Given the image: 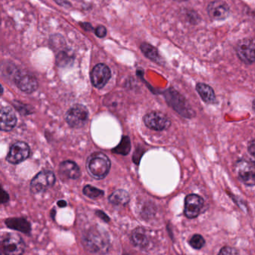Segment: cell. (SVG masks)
I'll return each mask as SVG.
<instances>
[{
  "label": "cell",
  "instance_id": "obj_1",
  "mask_svg": "<svg viewBox=\"0 0 255 255\" xmlns=\"http://www.w3.org/2000/svg\"><path fill=\"white\" fill-rule=\"evenodd\" d=\"M83 247L94 254H106L110 249V237L107 231L97 226L91 227L82 236Z\"/></svg>",
  "mask_w": 255,
  "mask_h": 255
},
{
  "label": "cell",
  "instance_id": "obj_2",
  "mask_svg": "<svg viewBox=\"0 0 255 255\" xmlns=\"http://www.w3.org/2000/svg\"><path fill=\"white\" fill-rule=\"evenodd\" d=\"M111 168V162L107 155L98 152L93 153L86 162V168L91 177L97 180L104 178Z\"/></svg>",
  "mask_w": 255,
  "mask_h": 255
},
{
  "label": "cell",
  "instance_id": "obj_3",
  "mask_svg": "<svg viewBox=\"0 0 255 255\" xmlns=\"http://www.w3.org/2000/svg\"><path fill=\"white\" fill-rule=\"evenodd\" d=\"M236 174L240 181L246 185H255V162L250 159H242L235 164Z\"/></svg>",
  "mask_w": 255,
  "mask_h": 255
},
{
  "label": "cell",
  "instance_id": "obj_4",
  "mask_svg": "<svg viewBox=\"0 0 255 255\" xmlns=\"http://www.w3.org/2000/svg\"><path fill=\"white\" fill-rule=\"evenodd\" d=\"M89 110L82 104H76L65 115L68 125L73 128H83L89 120Z\"/></svg>",
  "mask_w": 255,
  "mask_h": 255
},
{
  "label": "cell",
  "instance_id": "obj_5",
  "mask_svg": "<svg viewBox=\"0 0 255 255\" xmlns=\"http://www.w3.org/2000/svg\"><path fill=\"white\" fill-rule=\"evenodd\" d=\"M55 182H56V176L53 171H41L31 181V192L33 194L45 192L55 184Z\"/></svg>",
  "mask_w": 255,
  "mask_h": 255
},
{
  "label": "cell",
  "instance_id": "obj_6",
  "mask_svg": "<svg viewBox=\"0 0 255 255\" xmlns=\"http://www.w3.org/2000/svg\"><path fill=\"white\" fill-rule=\"evenodd\" d=\"M26 246L20 236L16 234H5L2 240V249L8 255H18L24 253Z\"/></svg>",
  "mask_w": 255,
  "mask_h": 255
},
{
  "label": "cell",
  "instance_id": "obj_7",
  "mask_svg": "<svg viewBox=\"0 0 255 255\" xmlns=\"http://www.w3.org/2000/svg\"><path fill=\"white\" fill-rule=\"evenodd\" d=\"M237 56L244 63L255 62V38H245L239 41L236 47Z\"/></svg>",
  "mask_w": 255,
  "mask_h": 255
},
{
  "label": "cell",
  "instance_id": "obj_8",
  "mask_svg": "<svg viewBox=\"0 0 255 255\" xmlns=\"http://www.w3.org/2000/svg\"><path fill=\"white\" fill-rule=\"evenodd\" d=\"M143 120L146 126L153 130H165L171 126V121L168 116L160 112H151L146 115Z\"/></svg>",
  "mask_w": 255,
  "mask_h": 255
},
{
  "label": "cell",
  "instance_id": "obj_9",
  "mask_svg": "<svg viewBox=\"0 0 255 255\" xmlns=\"http://www.w3.org/2000/svg\"><path fill=\"white\" fill-rule=\"evenodd\" d=\"M112 77L110 68L105 64L100 63L95 65L91 73V81L97 89H103Z\"/></svg>",
  "mask_w": 255,
  "mask_h": 255
},
{
  "label": "cell",
  "instance_id": "obj_10",
  "mask_svg": "<svg viewBox=\"0 0 255 255\" xmlns=\"http://www.w3.org/2000/svg\"><path fill=\"white\" fill-rule=\"evenodd\" d=\"M30 154V148L26 143L17 141L12 144L7 155L6 159L11 164H19L26 160Z\"/></svg>",
  "mask_w": 255,
  "mask_h": 255
},
{
  "label": "cell",
  "instance_id": "obj_11",
  "mask_svg": "<svg viewBox=\"0 0 255 255\" xmlns=\"http://www.w3.org/2000/svg\"><path fill=\"white\" fill-rule=\"evenodd\" d=\"M209 17L216 21L226 20L230 15V7L225 1L215 0L209 3L207 8Z\"/></svg>",
  "mask_w": 255,
  "mask_h": 255
},
{
  "label": "cell",
  "instance_id": "obj_12",
  "mask_svg": "<svg viewBox=\"0 0 255 255\" xmlns=\"http://www.w3.org/2000/svg\"><path fill=\"white\" fill-rule=\"evenodd\" d=\"M204 205V200L195 194L188 195L185 200L184 214L189 219L196 218L201 213Z\"/></svg>",
  "mask_w": 255,
  "mask_h": 255
},
{
  "label": "cell",
  "instance_id": "obj_13",
  "mask_svg": "<svg viewBox=\"0 0 255 255\" xmlns=\"http://www.w3.org/2000/svg\"><path fill=\"white\" fill-rule=\"evenodd\" d=\"M17 88L25 93L31 94L35 92L38 87V83L34 76L19 72L14 79Z\"/></svg>",
  "mask_w": 255,
  "mask_h": 255
},
{
  "label": "cell",
  "instance_id": "obj_14",
  "mask_svg": "<svg viewBox=\"0 0 255 255\" xmlns=\"http://www.w3.org/2000/svg\"><path fill=\"white\" fill-rule=\"evenodd\" d=\"M59 174L63 180H76L81 175V171L75 162L67 160L59 165Z\"/></svg>",
  "mask_w": 255,
  "mask_h": 255
},
{
  "label": "cell",
  "instance_id": "obj_15",
  "mask_svg": "<svg viewBox=\"0 0 255 255\" xmlns=\"http://www.w3.org/2000/svg\"><path fill=\"white\" fill-rule=\"evenodd\" d=\"M131 241L135 247L145 250L150 247V239L148 232L144 228H137L131 234Z\"/></svg>",
  "mask_w": 255,
  "mask_h": 255
},
{
  "label": "cell",
  "instance_id": "obj_16",
  "mask_svg": "<svg viewBox=\"0 0 255 255\" xmlns=\"http://www.w3.org/2000/svg\"><path fill=\"white\" fill-rule=\"evenodd\" d=\"M17 121V116L11 107H2L0 122V128L2 131L11 130L15 127Z\"/></svg>",
  "mask_w": 255,
  "mask_h": 255
},
{
  "label": "cell",
  "instance_id": "obj_17",
  "mask_svg": "<svg viewBox=\"0 0 255 255\" xmlns=\"http://www.w3.org/2000/svg\"><path fill=\"white\" fill-rule=\"evenodd\" d=\"M167 101L170 104L172 105V107L177 110L178 113H181L182 111H184V113H187V107L185 104L184 99L181 95H179L177 92H175L172 89H170L167 92L166 95Z\"/></svg>",
  "mask_w": 255,
  "mask_h": 255
},
{
  "label": "cell",
  "instance_id": "obj_18",
  "mask_svg": "<svg viewBox=\"0 0 255 255\" xmlns=\"http://www.w3.org/2000/svg\"><path fill=\"white\" fill-rule=\"evenodd\" d=\"M5 225L8 228L25 234L30 232L31 225L26 219L23 218H12L5 220Z\"/></svg>",
  "mask_w": 255,
  "mask_h": 255
},
{
  "label": "cell",
  "instance_id": "obj_19",
  "mask_svg": "<svg viewBox=\"0 0 255 255\" xmlns=\"http://www.w3.org/2000/svg\"><path fill=\"white\" fill-rule=\"evenodd\" d=\"M140 49H141V51L142 52L143 54L147 59H150L152 62H156L158 65H163V59L161 57L159 51L156 47L147 44V43H142L140 46Z\"/></svg>",
  "mask_w": 255,
  "mask_h": 255
},
{
  "label": "cell",
  "instance_id": "obj_20",
  "mask_svg": "<svg viewBox=\"0 0 255 255\" xmlns=\"http://www.w3.org/2000/svg\"><path fill=\"white\" fill-rule=\"evenodd\" d=\"M196 91L201 99L207 104H213L216 101V95L213 88L205 83H198Z\"/></svg>",
  "mask_w": 255,
  "mask_h": 255
},
{
  "label": "cell",
  "instance_id": "obj_21",
  "mask_svg": "<svg viewBox=\"0 0 255 255\" xmlns=\"http://www.w3.org/2000/svg\"><path fill=\"white\" fill-rule=\"evenodd\" d=\"M129 199L130 197L129 193L124 189H118L109 197L110 202L117 206L126 205L129 203Z\"/></svg>",
  "mask_w": 255,
  "mask_h": 255
},
{
  "label": "cell",
  "instance_id": "obj_22",
  "mask_svg": "<svg viewBox=\"0 0 255 255\" xmlns=\"http://www.w3.org/2000/svg\"><path fill=\"white\" fill-rule=\"evenodd\" d=\"M131 144L129 137L125 136L122 138L120 144L113 149V152L117 154L128 155L130 151Z\"/></svg>",
  "mask_w": 255,
  "mask_h": 255
},
{
  "label": "cell",
  "instance_id": "obj_23",
  "mask_svg": "<svg viewBox=\"0 0 255 255\" xmlns=\"http://www.w3.org/2000/svg\"><path fill=\"white\" fill-rule=\"evenodd\" d=\"M83 194L86 196L92 198V199H95V198L103 196L104 192V191L101 190L98 188L94 187V186H90V185H87L83 189Z\"/></svg>",
  "mask_w": 255,
  "mask_h": 255
},
{
  "label": "cell",
  "instance_id": "obj_24",
  "mask_svg": "<svg viewBox=\"0 0 255 255\" xmlns=\"http://www.w3.org/2000/svg\"><path fill=\"white\" fill-rule=\"evenodd\" d=\"M189 245L195 249H201L205 245V240L204 237L199 234H195L192 236V238L189 240Z\"/></svg>",
  "mask_w": 255,
  "mask_h": 255
},
{
  "label": "cell",
  "instance_id": "obj_25",
  "mask_svg": "<svg viewBox=\"0 0 255 255\" xmlns=\"http://www.w3.org/2000/svg\"><path fill=\"white\" fill-rule=\"evenodd\" d=\"M71 60H72V59H71V56L68 53H65V52H61L56 56V62H57L59 66L68 65L70 62H71Z\"/></svg>",
  "mask_w": 255,
  "mask_h": 255
},
{
  "label": "cell",
  "instance_id": "obj_26",
  "mask_svg": "<svg viewBox=\"0 0 255 255\" xmlns=\"http://www.w3.org/2000/svg\"><path fill=\"white\" fill-rule=\"evenodd\" d=\"M95 34L100 38H105L107 35V28L102 25L97 26L95 29Z\"/></svg>",
  "mask_w": 255,
  "mask_h": 255
},
{
  "label": "cell",
  "instance_id": "obj_27",
  "mask_svg": "<svg viewBox=\"0 0 255 255\" xmlns=\"http://www.w3.org/2000/svg\"><path fill=\"white\" fill-rule=\"evenodd\" d=\"M237 254H238V252L235 249L230 247L223 248L219 252V255H237Z\"/></svg>",
  "mask_w": 255,
  "mask_h": 255
},
{
  "label": "cell",
  "instance_id": "obj_28",
  "mask_svg": "<svg viewBox=\"0 0 255 255\" xmlns=\"http://www.w3.org/2000/svg\"><path fill=\"white\" fill-rule=\"evenodd\" d=\"M248 150L253 157L255 158V139L252 140L248 144Z\"/></svg>",
  "mask_w": 255,
  "mask_h": 255
},
{
  "label": "cell",
  "instance_id": "obj_29",
  "mask_svg": "<svg viewBox=\"0 0 255 255\" xmlns=\"http://www.w3.org/2000/svg\"><path fill=\"white\" fill-rule=\"evenodd\" d=\"M80 26L87 32H92L93 30V26L89 23H80Z\"/></svg>",
  "mask_w": 255,
  "mask_h": 255
},
{
  "label": "cell",
  "instance_id": "obj_30",
  "mask_svg": "<svg viewBox=\"0 0 255 255\" xmlns=\"http://www.w3.org/2000/svg\"><path fill=\"white\" fill-rule=\"evenodd\" d=\"M54 1L58 4V5H61V6H71V4L68 2V0H54Z\"/></svg>",
  "mask_w": 255,
  "mask_h": 255
},
{
  "label": "cell",
  "instance_id": "obj_31",
  "mask_svg": "<svg viewBox=\"0 0 255 255\" xmlns=\"http://www.w3.org/2000/svg\"><path fill=\"white\" fill-rule=\"evenodd\" d=\"M2 198H1V201H2V204H4V203L8 202V200H9V195H8V194L4 190H2Z\"/></svg>",
  "mask_w": 255,
  "mask_h": 255
},
{
  "label": "cell",
  "instance_id": "obj_32",
  "mask_svg": "<svg viewBox=\"0 0 255 255\" xmlns=\"http://www.w3.org/2000/svg\"><path fill=\"white\" fill-rule=\"evenodd\" d=\"M97 214H98V216L101 218V219H104V221H106V222H109V220H110L108 216H107V215L104 213V212L98 211V213H97Z\"/></svg>",
  "mask_w": 255,
  "mask_h": 255
},
{
  "label": "cell",
  "instance_id": "obj_33",
  "mask_svg": "<svg viewBox=\"0 0 255 255\" xmlns=\"http://www.w3.org/2000/svg\"><path fill=\"white\" fill-rule=\"evenodd\" d=\"M57 205L60 207H65L67 206V202L65 201H58Z\"/></svg>",
  "mask_w": 255,
  "mask_h": 255
},
{
  "label": "cell",
  "instance_id": "obj_34",
  "mask_svg": "<svg viewBox=\"0 0 255 255\" xmlns=\"http://www.w3.org/2000/svg\"><path fill=\"white\" fill-rule=\"evenodd\" d=\"M252 107H253V110L255 111V100L253 101V104H252Z\"/></svg>",
  "mask_w": 255,
  "mask_h": 255
},
{
  "label": "cell",
  "instance_id": "obj_35",
  "mask_svg": "<svg viewBox=\"0 0 255 255\" xmlns=\"http://www.w3.org/2000/svg\"><path fill=\"white\" fill-rule=\"evenodd\" d=\"M176 1H178V2H185V1H188V0H176Z\"/></svg>",
  "mask_w": 255,
  "mask_h": 255
}]
</instances>
